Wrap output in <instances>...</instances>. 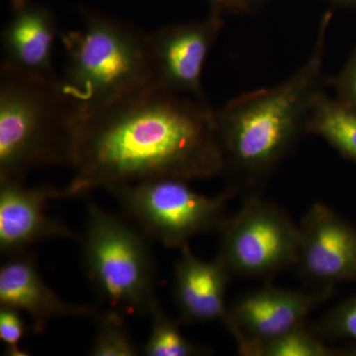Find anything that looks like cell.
<instances>
[{
    "label": "cell",
    "mask_w": 356,
    "mask_h": 356,
    "mask_svg": "<svg viewBox=\"0 0 356 356\" xmlns=\"http://www.w3.org/2000/svg\"><path fill=\"white\" fill-rule=\"evenodd\" d=\"M70 184L60 198L154 178L193 181L222 173L206 99L147 88L83 116Z\"/></svg>",
    "instance_id": "cell-1"
},
{
    "label": "cell",
    "mask_w": 356,
    "mask_h": 356,
    "mask_svg": "<svg viewBox=\"0 0 356 356\" xmlns=\"http://www.w3.org/2000/svg\"><path fill=\"white\" fill-rule=\"evenodd\" d=\"M318 26L305 64L273 88L250 91L213 109V126L228 187L243 197L261 194L267 180L299 140L309 135L316 102L329 88L324 70L325 39L332 20Z\"/></svg>",
    "instance_id": "cell-2"
},
{
    "label": "cell",
    "mask_w": 356,
    "mask_h": 356,
    "mask_svg": "<svg viewBox=\"0 0 356 356\" xmlns=\"http://www.w3.org/2000/svg\"><path fill=\"white\" fill-rule=\"evenodd\" d=\"M83 113L60 77L0 67V180L37 168H72Z\"/></svg>",
    "instance_id": "cell-3"
},
{
    "label": "cell",
    "mask_w": 356,
    "mask_h": 356,
    "mask_svg": "<svg viewBox=\"0 0 356 356\" xmlns=\"http://www.w3.org/2000/svg\"><path fill=\"white\" fill-rule=\"evenodd\" d=\"M65 65L60 77L83 116L152 88L147 33L83 9V26L60 33Z\"/></svg>",
    "instance_id": "cell-4"
},
{
    "label": "cell",
    "mask_w": 356,
    "mask_h": 356,
    "mask_svg": "<svg viewBox=\"0 0 356 356\" xmlns=\"http://www.w3.org/2000/svg\"><path fill=\"white\" fill-rule=\"evenodd\" d=\"M149 241L131 221L88 203L79 240L84 273L99 298L122 313L149 316L158 300Z\"/></svg>",
    "instance_id": "cell-5"
},
{
    "label": "cell",
    "mask_w": 356,
    "mask_h": 356,
    "mask_svg": "<svg viewBox=\"0 0 356 356\" xmlns=\"http://www.w3.org/2000/svg\"><path fill=\"white\" fill-rule=\"evenodd\" d=\"M188 182L154 178L117 185L107 191L149 240L179 250L194 236L218 233L227 218V204L236 195L229 188L219 195H204Z\"/></svg>",
    "instance_id": "cell-6"
},
{
    "label": "cell",
    "mask_w": 356,
    "mask_h": 356,
    "mask_svg": "<svg viewBox=\"0 0 356 356\" xmlns=\"http://www.w3.org/2000/svg\"><path fill=\"white\" fill-rule=\"evenodd\" d=\"M216 257L233 278L270 280L296 266L299 226L278 204L261 194L243 197L222 222Z\"/></svg>",
    "instance_id": "cell-7"
},
{
    "label": "cell",
    "mask_w": 356,
    "mask_h": 356,
    "mask_svg": "<svg viewBox=\"0 0 356 356\" xmlns=\"http://www.w3.org/2000/svg\"><path fill=\"white\" fill-rule=\"evenodd\" d=\"M224 26V15L210 11L203 20L165 26L147 33L152 88L206 99L204 65Z\"/></svg>",
    "instance_id": "cell-8"
},
{
    "label": "cell",
    "mask_w": 356,
    "mask_h": 356,
    "mask_svg": "<svg viewBox=\"0 0 356 356\" xmlns=\"http://www.w3.org/2000/svg\"><path fill=\"white\" fill-rule=\"evenodd\" d=\"M334 289H286L264 285L243 293L229 305L225 327L235 339L238 351L285 334L305 324L312 312L325 303Z\"/></svg>",
    "instance_id": "cell-9"
},
{
    "label": "cell",
    "mask_w": 356,
    "mask_h": 356,
    "mask_svg": "<svg viewBox=\"0 0 356 356\" xmlns=\"http://www.w3.org/2000/svg\"><path fill=\"white\" fill-rule=\"evenodd\" d=\"M296 267L311 288L356 282V228L336 211L315 203L299 225Z\"/></svg>",
    "instance_id": "cell-10"
},
{
    "label": "cell",
    "mask_w": 356,
    "mask_h": 356,
    "mask_svg": "<svg viewBox=\"0 0 356 356\" xmlns=\"http://www.w3.org/2000/svg\"><path fill=\"white\" fill-rule=\"evenodd\" d=\"M55 199H60V189L51 185L29 187L23 180H0L2 255L20 254L46 241L77 238L67 224L47 214V205Z\"/></svg>",
    "instance_id": "cell-11"
},
{
    "label": "cell",
    "mask_w": 356,
    "mask_h": 356,
    "mask_svg": "<svg viewBox=\"0 0 356 356\" xmlns=\"http://www.w3.org/2000/svg\"><path fill=\"white\" fill-rule=\"evenodd\" d=\"M0 306L25 313L33 332L42 334L51 321L93 318L98 307L63 299L42 278L36 257L29 250L7 257L0 267Z\"/></svg>",
    "instance_id": "cell-12"
},
{
    "label": "cell",
    "mask_w": 356,
    "mask_h": 356,
    "mask_svg": "<svg viewBox=\"0 0 356 356\" xmlns=\"http://www.w3.org/2000/svg\"><path fill=\"white\" fill-rule=\"evenodd\" d=\"M60 37L55 15L34 0H11L10 17L1 32V67L35 76H57L56 41Z\"/></svg>",
    "instance_id": "cell-13"
},
{
    "label": "cell",
    "mask_w": 356,
    "mask_h": 356,
    "mask_svg": "<svg viewBox=\"0 0 356 356\" xmlns=\"http://www.w3.org/2000/svg\"><path fill=\"white\" fill-rule=\"evenodd\" d=\"M172 293L180 323L204 324L228 318L227 291L231 276L217 261H206L188 243L179 248L173 266Z\"/></svg>",
    "instance_id": "cell-14"
},
{
    "label": "cell",
    "mask_w": 356,
    "mask_h": 356,
    "mask_svg": "<svg viewBox=\"0 0 356 356\" xmlns=\"http://www.w3.org/2000/svg\"><path fill=\"white\" fill-rule=\"evenodd\" d=\"M308 134L322 138L343 158L356 163V111L327 91L312 109Z\"/></svg>",
    "instance_id": "cell-15"
},
{
    "label": "cell",
    "mask_w": 356,
    "mask_h": 356,
    "mask_svg": "<svg viewBox=\"0 0 356 356\" xmlns=\"http://www.w3.org/2000/svg\"><path fill=\"white\" fill-rule=\"evenodd\" d=\"M149 317L151 318V331L143 346L145 355L196 356L208 353L184 337L179 327L180 321L170 317L158 300L152 307Z\"/></svg>",
    "instance_id": "cell-16"
},
{
    "label": "cell",
    "mask_w": 356,
    "mask_h": 356,
    "mask_svg": "<svg viewBox=\"0 0 356 356\" xmlns=\"http://www.w3.org/2000/svg\"><path fill=\"white\" fill-rule=\"evenodd\" d=\"M339 350L325 346L323 339L307 327L306 323L285 334L248 348V356H332Z\"/></svg>",
    "instance_id": "cell-17"
},
{
    "label": "cell",
    "mask_w": 356,
    "mask_h": 356,
    "mask_svg": "<svg viewBox=\"0 0 356 356\" xmlns=\"http://www.w3.org/2000/svg\"><path fill=\"white\" fill-rule=\"evenodd\" d=\"M95 334L91 343V356H136L140 350L131 336L123 313L111 310L98 312L93 317Z\"/></svg>",
    "instance_id": "cell-18"
},
{
    "label": "cell",
    "mask_w": 356,
    "mask_h": 356,
    "mask_svg": "<svg viewBox=\"0 0 356 356\" xmlns=\"http://www.w3.org/2000/svg\"><path fill=\"white\" fill-rule=\"evenodd\" d=\"M323 341L343 339L353 344L351 353H356V296L343 300L330 309L312 327Z\"/></svg>",
    "instance_id": "cell-19"
},
{
    "label": "cell",
    "mask_w": 356,
    "mask_h": 356,
    "mask_svg": "<svg viewBox=\"0 0 356 356\" xmlns=\"http://www.w3.org/2000/svg\"><path fill=\"white\" fill-rule=\"evenodd\" d=\"M27 327L19 311L10 307L0 306V339L6 346V355L10 356L28 355L20 348Z\"/></svg>",
    "instance_id": "cell-20"
},
{
    "label": "cell",
    "mask_w": 356,
    "mask_h": 356,
    "mask_svg": "<svg viewBox=\"0 0 356 356\" xmlns=\"http://www.w3.org/2000/svg\"><path fill=\"white\" fill-rule=\"evenodd\" d=\"M334 97L356 111V48L337 76L330 79Z\"/></svg>",
    "instance_id": "cell-21"
},
{
    "label": "cell",
    "mask_w": 356,
    "mask_h": 356,
    "mask_svg": "<svg viewBox=\"0 0 356 356\" xmlns=\"http://www.w3.org/2000/svg\"><path fill=\"white\" fill-rule=\"evenodd\" d=\"M268 0H209L211 10L218 13L248 15L257 13Z\"/></svg>",
    "instance_id": "cell-22"
},
{
    "label": "cell",
    "mask_w": 356,
    "mask_h": 356,
    "mask_svg": "<svg viewBox=\"0 0 356 356\" xmlns=\"http://www.w3.org/2000/svg\"><path fill=\"white\" fill-rule=\"evenodd\" d=\"M327 1H329L334 6L355 11L356 13V0H327Z\"/></svg>",
    "instance_id": "cell-23"
}]
</instances>
